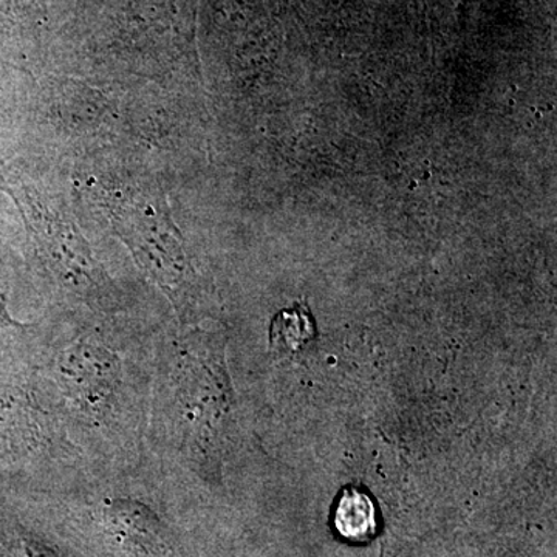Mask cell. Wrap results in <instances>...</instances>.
<instances>
[{"label": "cell", "mask_w": 557, "mask_h": 557, "mask_svg": "<svg viewBox=\"0 0 557 557\" xmlns=\"http://www.w3.org/2000/svg\"><path fill=\"white\" fill-rule=\"evenodd\" d=\"M87 194L143 273L183 317L193 289V267L160 186L148 177L126 178L124 172L109 171L87 186Z\"/></svg>", "instance_id": "1"}, {"label": "cell", "mask_w": 557, "mask_h": 557, "mask_svg": "<svg viewBox=\"0 0 557 557\" xmlns=\"http://www.w3.org/2000/svg\"><path fill=\"white\" fill-rule=\"evenodd\" d=\"M333 525L348 542L362 544L370 541L379 531L375 502L361 487H343L333 509Z\"/></svg>", "instance_id": "5"}, {"label": "cell", "mask_w": 557, "mask_h": 557, "mask_svg": "<svg viewBox=\"0 0 557 557\" xmlns=\"http://www.w3.org/2000/svg\"><path fill=\"white\" fill-rule=\"evenodd\" d=\"M104 530L116 545L138 557L164 555L166 527L156 511L134 498H112L101 507Z\"/></svg>", "instance_id": "4"}, {"label": "cell", "mask_w": 557, "mask_h": 557, "mask_svg": "<svg viewBox=\"0 0 557 557\" xmlns=\"http://www.w3.org/2000/svg\"><path fill=\"white\" fill-rule=\"evenodd\" d=\"M7 547H9L10 557H62L57 549L32 534H11Z\"/></svg>", "instance_id": "8"}, {"label": "cell", "mask_w": 557, "mask_h": 557, "mask_svg": "<svg viewBox=\"0 0 557 557\" xmlns=\"http://www.w3.org/2000/svg\"><path fill=\"white\" fill-rule=\"evenodd\" d=\"M28 325L22 324L16 319L11 318L9 307H7V298L0 295V341L5 336L14 335L17 332H24Z\"/></svg>", "instance_id": "9"}, {"label": "cell", "mask_w": 557, "mask_h": 557, "mask_svg": "<svg viewBox=\"0 0 557 557\" xmlns=\"http://www.w3.org/2000/svg\"><path fill=\"white\" fill-rule=\"evenodd\" d=\"M58 375L70 397L98 409L115 395L121 369L119 358L108 348L76 344L62 351Z\"/></svg>", "instance_id": "3"}, {"label": "cell", "mask_w": 557, "mask_h": 557, "mask_svg": "<svg viewBox=\"0 0 557 557\" xmlns=\"http://www.w3.org/2000/svg\"><path fill=\"white\" fill-rule=\"evenodd\" d=\"M317 322L306 306L278 311L271 319L270 350L278 358H292L302 354L317 341Z\"/></svg>", "instance_id": "6"}, {"label": "cell", "mask_w": 557, "mask_h": 557, "mask_svg": "<svg viewBox=\"0 0 557 557\" xmlns=\"http://www.w3.org/2000/svg\"><path fill=\"white\" fill-rule=\"evenodd\" d=\"M28 406L13 392L0 391V449L20 448L32 431Z\"/></svg>", "instance_id": "7"}, {"label": "cell", "mask_w": 557, "mask_h": 557, "mask_svg": "<svg viewBox=\"0 0 557 557\" xmlns=\"http://www.w3.org/2000/svg\"><path fill=\"white\" fill-rule=\"evenodd\" d=\"M2 188L20 208L40 263L54 284L87 306H115V285L95 259L64 201L17 170L3 172Z\"/></svg>", "instance_id": "2"}]
</instances>
